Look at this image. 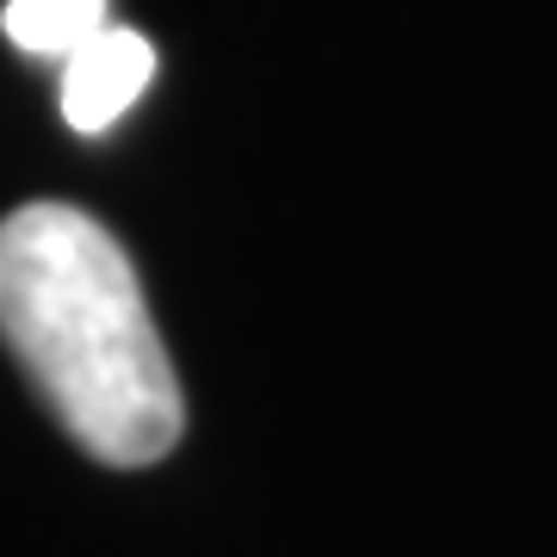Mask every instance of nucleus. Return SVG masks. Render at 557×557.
Instances as JSON below:
<instances>
[{
  "mask_svg": "<svg viewBox=\"0 0 557 557\" xmlns=\"http://www.w3.org/2000/svg\"><path fill=\"white\" fill-rule=\"evenodd\" d=\"M0 341L87 458L137 471L186 428L180 379L119 236L62 199L0 218Z\"/></svg>",
  "mask_w": 557,
  "mask_h": 557,
  "instance_id": "obj_1",
  "label": "nucleus"
},
{
  "mask_svg": "<svg viewBox=\"0 0 557 557\" xmlns=\"http://www.w3.org/2000/svg\"><path fill=\"white\" fill-rule=\"evenodd\" d=\"M156 81V50L143 32H124V25H106L94 38L81 44L75 57L62 62V87H57V106L69 131L81 137H100L112 124L137 106V94Z\"/></svg>",
  "mask_w": 557,
  "mask_h": 557,
  "instance_id": "obj_2",
  "label": "nucleus"
},
{
  "mask_svg": "<svg viewBox=\"0 0 557 557\" xmlns=\"http://www.w3.org/2000/svg\"><path fill=\"white\" fill-rule=\"evenodd\" d=\"M106 25H112L106 0H7L0 7V32L13 38V50L38 62H69Z\"/></svg>",
  "mask_w": 557,
  "mask_h": 557,
  "instance_id": "obj_3",
  "label": "nucleus"
}]
</instances>
